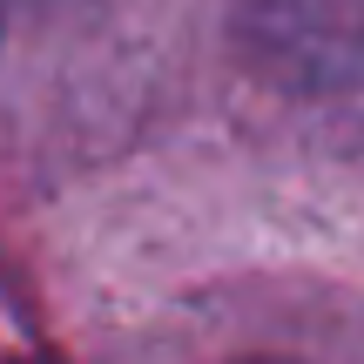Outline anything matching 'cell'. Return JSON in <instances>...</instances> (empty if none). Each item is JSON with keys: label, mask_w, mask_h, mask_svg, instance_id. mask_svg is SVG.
Masks as SVG:
<instances>
[]
</instances>
